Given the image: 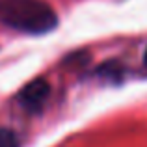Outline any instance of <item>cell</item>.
<instances>
[{"mask_svg": "<svg viewBox=\"0 0 147 147\" xmlns=\"http://www.w3.org/2000/svg\"><path fill=\"white\" fill-rule=\"evenodd\" d=\"M0 24L41 36L56 28L58 15L45 0H0Z\"/></svg>", "mask_w": 147, "mask_h": 147, "instance_id": "obj_1", "label": "cell"}, {"mask_svg": "<svg viewBox=\"0 0 147 147\" xmlns=\"http://www.w3.org/2000/svg\"><path fill=\"white\" fill-rule=\"evenodd\" d=\"M50 95V86L45 78H36L22 88L19 93V104L28 112H39Z\"/></svg>", "mask_w": 147, "mask_h": 147, "instance_id": "obj_2", "label": "cell"}, {"mask_svg": "<svg viewBox=\"0 0 147 147\" xmlns=\"http://www.w3.org/2000/svg\"><path fill=\"white\" fill-rule=\"evenodd\" d=\"M0 147H19L17 134L11 129H0Z\"/></svg>", "mask_w": 147, "mask_h": 147, "instance_id": "obj_3", "label": "cell"}, {"mask_svg": "<svg viewBox=\"0 0 147 147\" xmlns=\"http://www.w3.org/2000/svg\"><path fill=\"white\" fill-rule=\"evenodd\" d=\"M145 65H147V50H145Z\"/></svg>", "mask_w": 147, "mask_h": 147, "instance_id": "obj_4", "label": "cell"}]
</instances>
